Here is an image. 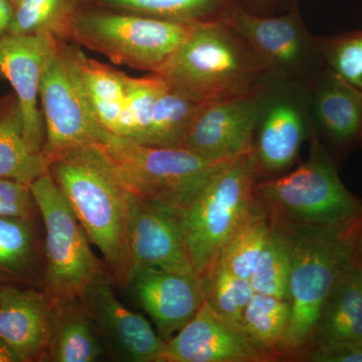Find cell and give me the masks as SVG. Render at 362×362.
<instances>
[{
	"instance_id": "obj_26",
	"label": "cell",
	"mask_w": 362,
	"mask_h": 362,
	"mask_svg": "<svg viewBox=\"0 0 362 362\" xmlns=\"http://www.w3.org/2000/svg\"><path fill=\"white\" fill-rule=\"evenodd\" d=\"M290 314L289 300L255 293L243 315V330L257 349L281 358Z\"/></svg>"
},
{
	"instance_id": "obj_42",
	"label": "cell",
	"mask_w": 362,
	"mask_h": 362,
	"mask_svg": "<svg viewBox=\"0 0 362 362\" xmlns=\"http://www.w3.org/2000/svg\"><path fill=\"white\" fill-rule=\"evenodd\" d=\"M13 1H14V4H18V1H20V0H13Z\"/></svg>"
},
{
	"instance_id": "obj_16",
	"label": "cell",
	"mask_w": 362,
	"mask_h": 362,
	"mask_svg": "<svg viewBox=\"0 0 362 362\" xmlns=\"http://www.w3.org/2000/svg\"><path fill=\"white\" fill-rule=\"evenodd\" d=\"M275 356L257 349L246 334L204 301L194 318L166 341L164 362H268Z\"/></svg>"
},
{
	"instance_id": "obj_13",
	"label": "cell",
	"mask_w": 362,
	"mask_h": 362,
	"mask_svg": "<svg viewBox=\"0 0 362 362\" xmlns=\"http://www.w3.org/2000/svg\"><path fill=\"white\" fill-rule=\"evenodd\" d=\"M112 283L110 275L100 279L80 299L102 342L121 361L164 362L165 340L141 314L131 311L117 299Z\"/></svg>"
},
{
	"instance_id": "obj_8",
	"label": "cell",
	"mask_w": 362,
	"mask_h": 362,
	"mask_svg": "<svg viewBox=\"0 0 362 362\" xmlns=\"http://www.w3.org/2000/svg\"><path fill=\"white\" fill-rule=\"evenodd\" d=\"M194 26L80 4L69 42L116 65L156 73Z\"/></svg>"
},
{
	"instance_id": "obj_28",
	"label": "cell",
	"mask_w": 362,
	"mask_h": 362,
	"mask_svg": "<svg viewBox=\"0 0 362 362\" xmlns=\"http://www.w3.org/2000/svg\"><path fill=\"white\" fill-rule=\"evenodd\" d=\"M273 228V218L257 202L251 218L228 243L216 263L235 276L250 280Z\"/></svg>"
},
{
	"instance_id": "obj_24",
	"label": "cell",
	"mask_w": 362,
	"mask_h": 362,
	"mask_svg": "<svg viewBox=\"0 0 362 362\" xmlns=\"http://www.w3.org/2000/svg\"><path fill=\"white\" fill-rule=\"evenodd\" d=\"M105 7L192 26L223 23L243 6L242 0H78Z\"/></svg>"
},
{
	"instance_id": "obj_34",
	"label": "cell",
	"mask_w": 362,
	"mask_h": 362,
	"mask_svg": "<svg viewBox=\"0 0 362 362\" xmlns=\"http://www.w3.org/2000/svg\"><path fill=\"white\" fill-rule=\"evenodd\" d=\"M39 214L28 185L0 178V216L35 218Z\"/></svg>"
},
{
	"instance_id": "obj_14",
	"label": "cell",
	"mask_w": 362,
	"mask_h": 362,
	"mask_svg": "<svg viewBox=\"0 0 362 362\" xmlns=\"http://www.w3.org/2000/svg\"><path fill=\"white\" fill-rule=\"evenodd\" d=\"M54 40L51 35L8 33L0 37V76L13 87L28 142L42 156L45 125L39 104L40 86Z\"/></svg>"
},
{
	"instance_id": "obj_2",
	"label": "cell",
	"mask_w": 362,
	"mask_h": 362,
	"mask_svg": "<svg viewBox=\"0 0 362 362\" xmlns=\"http://www.w3.org/2000/svg\"><path fill=\"white\" fill-rule=\"evenodd\" d=\"M267 73L251 45L226 21L197 25L156 71L197 104L254 94Z\"/></svg>"
},
{
	"instance_id": "obj_25",
	"label": "cell",
	"mask_w": 362,
	"mask_h": 362,
	"mask_svg": "<svg viewBox=\"0 0 362 362\" xmlns=\"http://www.w3.org/2000/svg\"><path fill=\"white\" fill-rule=\"evenodd\" d=\"M49 173L44 156L26 138L23 115L16 96L0 115V178L30 187Z\"/></svg>"
},
{
	"instance_id": "obj_29",
	"label": "cell",
	"mask_w": 362,
	"mask_h": 362,
	"mask_svg": "<svg viewBox=\"0 0 362 362\" xmlns=\"http://www.w3.org/2000/svg\"><path fill=\"white\" fill-rule=\"evenodd\" d=\"M272 218L273 228L270 237L250 282L255 293L289 300L291 269L289 239L285 226L277 218L273 216Z\"/></svg>"
},
{
	"instance_id": "obj_21",
	"label": "cell",
	"mask_w": 362,
	"mask_h": 362,
	"mask_svg": "<svg viewBox=\"0 0 362 362\" xmlns=\"http://www.w3.org/2000/svg\"><path fill=\"white\" fill-rule=\"evenodd\" d=\"M341 342H362V264L356 255L324 303L313 344Z\"/></svg>"
},
{
	"instance_id": "obj_23",
	"label": "cell",
	"mask_w": 362,
	"mask_h": 362,
	"mask_svg": "<svg viewBox=\"0 0 362 362\" xmlns=\"http://www.w3.org/2000/svg\"><path fill=\"white\" fill-rule=\"evenodd\" d=\"M104 349L96 326L80 300L54 305L47 361L94 362L102 356Z\"/></svg>"
},
{
	"instance_id": "obj_11",
	"label": "cell",
	"mask_w": 362,
	"mask_h": 362,
	"mask_svg": "<svg viewBox=\"0 0 362 362\" xmlns=\"http://www.w3.org/2000/svg\"><path fill=\"white\" fill-rule=\"evenodd\" d=\"M226 23L249 42L268 73L306 84L325 68L318 37L307 28L297 0L279 16H256L242 6Z\"/></svg>"
},
{
	"instance_id": "obj_37",
	"label": "cell",
	"mask_w": 362,
	"mask_h": 362,
	"mask_svg": "<svg viewBox=\"0 0 362 362\" xmlns=\"http://www.w3.org/2000/svg\"><path fill=\"white\" fill-rule=\"evenodd\" d=\"M16 4L13 0H0V37L8 35L13 25Z\"/></svg>"
},
{
	"instance_id": "obj_3",
	"label": "cell",
	"mask_w": 362,
	"mask_h": 362,
	"mask_svg": "<svg viewBox=\"0 0 362 362\" xmlns=\"http://www.w3.org/2000/svg\"><path fill=\"white\" fill-rule=\"evenodd\" d=\"M280 223L287 230L291 254V314L280 356L298 357L313 344L324 303L354 259L350 235L354 223L346 228H326Z\"/></svg>"
},
{
	"instance_id": "obj_15",
	"label": "cell",
	"mask_w": 362,
	"mask_h": 362,
	"mask_svg": "<svg viewBox=\"0 0 362 362\" xmlns=\"http://www.w3.org/2000/svg\"><path fill=\"white\" fill-rule=\"evenodd\" d=\"M254 94L202 104L180 147L211 160H228L251 148L256 123Z\"/></svg>"
},
{
	"instance_id": "obj_1",
	"label": "cell",
	"mask_w": 362,
	"mask_h": 362,
	"mask_svg": "<svg viewBox=\"0 0 362 362\" xmlns=\"http://www.w3.org/2000/svg\"><path fill=\"white\" fill-rule=\"evenodd\" d=\"M49 173L90 244L103 255L113 282L130 285L132 194L117 178L103 152L96 143L74 150L51 162Z\"/></svg>"
},
{
	"instance_id": "obj_40",
	"label": "cell",
	"mask_w": 362,
	"mask_h": 362,
	"mask_svg": "<svg viewBox=\"0 0 362 362\" xmlns=\"http://www.w3.org/2000/svg\"><path fill=\"white\" fill-rule=\"evenodd\" d=\"M14 94L6 95V96L0 97V115L2 112L6 110L8 104L11 103V99H13Z\"/></svg>"
},
{
	"instance_id": "obj_39",
	"label": "cell",
	"mask_w": 362,
	"mask_h": 362,
	"mask_svg": "<svg viewBox=\"0 0 362 362\" xmlns=\"http://www.w3.org/2000/svg\"><path fill=\"white\" fill-rule=\"evenodd\" d=\"M0 362H20L16 354L0 340Z\"/></svg>"
},
{
	"instance_id": "obj_12",
	"label": "cell",
	"mask_w": 362,
	"mask_h": 362,
	"mask_svg": "<svg viewBox=\"0 0 362 362\" xmlns=\"http://www.w3.org/2000/svg\"><path fill=\"white\" fill-rule=\"evenodd\" d=\"M130 207L132 278L143 269L154 268L199 279L187 252L182 209L133 194Z\"/></svg>"
},
{
	"instance_id": "obj_41",
	"label": "cell",
	"mask_w": 362,
	"mask_h": 362,
	"mask_svg": "<svg viewBox=\"0 0 362 362\" xmlns=\"http://www.w3.org/2000/svg\"><path fill=\"white\" fill-rule=\"evenodd\" d=\"M292 0H276V4H277V6H283V4H286V6H289L290 2H291Z\"/></svg>"
},
{
	"instance_id": "obj_35",
	"label": "cell",
	"mask_w": 362,
	"mask_h": 362,
	"mask_svg": "<svg viewBox=\"0 0 362 362\" xmlns=\"http://www.w3.org/2000/svg\"><path fill=\"white\" fill-rule=\"evenodd\" d=\"M305 357L313 362H362V342L317 343Z\"/></svg>"
},
{
	"instance_id": "obj_6",
	"label": "cell",
	"mask_w": 362,
	"mask_h": 362,
	"mask_svg": "<svg viewBox=\"0 0 362 362\" xmlns=\"http://www.w3.org/2000/svg\"><path fill=\"white\" fill-rule=\"evenodd\" d=\"M96 144L131 194L181 209L230 160H211L182 147L149 146L107 132Z\"/></svg>"
},
{
	"instance_id": "obj_22",
	"label": "cell",
	"mask_w": 362,
	"mask_h": 362,
	"mask_svg": "<svg viewBox=\"0 0 362 362\" xmlns=\"http://www.w3.org/2000/svg\"><path fill=\"white\" fill-rule=\"evenodd\" d=\"M42 266L35 218L0 216V287L42 288Z\"/></svg>"
},
{
	"instance_id": "obj_38",
	"label": "cell",
	"mask_w": 362,
	"mask_h": 362,
	"mask_svg": "<svg viewBox=\"0 0 362 362\" xmlns=\"http://www.w3.org/2000/svg\"><path fill=\"white\" fill-rule=\"evenodd\" d=\"M350 235L354 255L362 264V214L352 225Z\"/></svg>"
},
{
	"instance_id": "obj_18",
	"label": "cell",
	"mask_w": 362,
	"mask_h": 362,
	"mask_svg": "<svg viewBox=\"0 0 362 362\" xmlns=\"http://www.w3.org/2000/svg\"><path fill=\"white\" fill-rule=\"evenodd\" d=\"M52 308L42 288L1 286L0 340L18 361H47L52 337Z\"/></svg>"
},
{
	"instance_id": "obj_27",
	"label": "cell",
	"mask_w": 362,
	"mask_h": 362,
	"mask_svg": "<svg viewBox=\"0 0 362 362\" xmlns=\"http://www.w3.org/2000/svg\"><path fill=\"white\" fill-rule=\"evenodd\" d=\"M78 0H20L11 32L14 35H51L70 42L71 23L77 13Z\"/></svg>"
},
{
	"instance_id": "obj_19",
	"label": "cell",
	"mask_w": 362,
	"mask_h": 362,
	"mask_svg": "<svg viewBox=\"0 0 362 362\" xmlns=\"http://www.w3.org/2000/svg\"><path fill=\"white\" fill-rule=\"evenodd\" d=\"M130 285L165 341L194 318L204 301L199 279L159 269L137 272Z\"/></svg>"
},
{
	"instance_id": "obj_4",
	"label": "cell",
	"mask_w": 362,
	"mask_h": 362,
	"mask_svg": "<svg viewBox=\"0 0 362 362\" xmlns=\"http://www.w3.org/2000/svg\"><path fill=\"white\" fill-rule=\"evenodd\" d=\"M306 161L291 173L259 180L256 201L284 223L340 228L362 214V202L345 187L332 153L314 134Z\"/></svg>"
},
{
	"instance_id": "obj_10",
	"label": "cell",
	"mask_w": 362,
	"mask_h": 362,
	"mask_svg": "<svg viewBox=\"0 0 362 362\" xmlns=\"http://www.w3.org/2000/svg\"><path fill=\"white\" fill-rule=\"evenodd\" d=\"M40 102L47 165L69 152L99 142L106 133L90 110L58 40L45 62Z\"/></svg>"
},
{
	"instance_id": "obj_31",
	"label": "cell",
	"mask_w": 362,
	"mask_h": 362,
	"mask_svg": "<svg viewBox=\"0 0 362 362\" xmlns=\"http://www.w3.org/2000/svg\"><path fill=\"white\" fill-rule=\"evenodd\" d=\"M201 105L177 94L164 82L157 97L153 119L144 145L180 147L188 126Z\"/></svg>"
},
{
	"instance_id": "obj_33",
	"label": "cell",
	"mask_w": 362,
	"mask_h": 362,
	"mask_svg": "<svg viewBox=\"0 0 362 362\" xmlns=\"http://www.w3.org/2000/svg\"><path fill=\"white\" fill-rule=\"evenodd\" d=\"M318 44L325 68L362 90V30L318 37Z\"/></svg>"
},
{
	"instance_id": "obj_43",
	"label": "cell",
	"mask_w": 362,
	"mask_h": 362,
	"mask_svg": "<svg viewBox=\"0 0 362 362\" xmlns=\"http://www.w3.org/2000/svg\"><path fill=\"white\" fill-rule=\"evenodd\" d=\"M0 294H1V287H0Z\"/></svg>"
},
{
	"instance_id": "obj_17",
	"label": "cell",
	"mask_w": 362,
	"mask_h": 362,
	"mask_svg": "<svg viewBox=\"0 0 362 362\" xmlns=\"http://www.w3.org/2000/svg\"><path fill=\"white\" fill-rule=\"evenodd\" d=\"M314 134L327 149L362 148V90L324 68L306 83Z\"/></svg>"
},
{
	"instance_id": "obj_9",
	"label": "cell",
	"mask_w": 362,
	"mask_h": 362,
	"mask_svg": "<svg viewBox=\"0 0 362 362\" xmlns=\"http://www.w3.org/2000/svg\"><path fill=\"white\" fill-rule=\"evenodd\" d=\"M255 96L252 148L259 178L274 177L294 165L304 141L314 135L306 84L267 73Z\"/></svg>"
},
{
	"instance_id": "obj_5",
	"label": "cell",
	"mask_w": 362,
	"mask_h": 362,
	"mask_svg": "<svg viewBox=\"0 0 362 362\" xmlns=\"http://www.w3.org/2000/svg\"><path fill=\"white\" fill-rule=\"evenodd\" d=\"M259 180L252 148L226 162L199 194L182 209L183 230L190 261L199 280L257 206L254 187Z\"/></svg>"
},
{
	"instance_id": "obj_20",
	"label": "cell",
	"mask_w": 362,
	"mask_h": 362,
	"mask_svg": "<svg viewBox=\"0 0 362 362\" xmlns=\"http://www.w3.org/2000/svg\"><path fill=\"white\" fill-rule=\"evenodd\" d=\"M81 90L98 122L109 134L118 136L126 97V74L88 58L78 45L61 42Z\"/></svg>"
},
{
	"instance_id": "obj_32",
	"label": "cell",
	"mask_w": 362,
	"mask_h": 362,
	"mask_svg": "<svg viewBox=\"0 0 362 362\" xmlns=\"http://www.w3.org/2000/svg\"><path fill=\"white\" fill-rule=\"evenodd\" d=\"M125 108L118 137L144 144L163 80L154 73L141 78L126 75Z\"/></svg>"
},
{
	"instance_id": "obj_36",
	"label": "cell",
	"mask_w": 362,
	"mask_h": 362,
	"mask_svg": "<svg viewBox=\"0 0 362 362\" xmlns=\"http://www.w3.org/2000/svg\"><path fill=\"white\" fill-rule=\"evenodd\" d=\"M243 7L250 13L259 16H274L276 0H242Z\"/></svg>"
},
{
	"instance_id": "obj_30",
	"label": "cell",
	"mask_w": 362,
	"mask_h": 362,
	"mask_svg": "<svg viewBox=\"0 0 362 362\" xmlns=\"http://www.w3.org/2000/svg\"><path fill=\"white\" fill-rule=\"evenodd\" d=\"M204 301L221 318L243 330V315L255 292L251 282L216 263L201 279ZM245 333V332H244Z\"/></svg>"
},
{
	"instance_id": "obj_7",
	"label": "cell",
	"mask_w": 362,
	"mask_h": 362,
	"mask_svg": "<svg viewBox=\"0 0 362 362\" xmlns=\"http://www.w3.org/2000/svg\"><path fill=\"white\" fill-rule=\"evenodd\" d=\"M30 187L45 226L42 291L52 306L77 301L110 274L51 175L40 176Z\"/></svg>"
}]
</instances>
